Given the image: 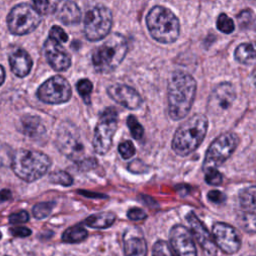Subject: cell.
<instances>
[{
	"label": "cell",
	"mask_w": 256,
	"mask_h": 256,
	"mask_svg": "<svg viewBox=\"0 0 256 256\" xmlns=\"http://www.w3.org/2000/svg\"><path fill=\"white\" fill-rule=\"evenodd\" d=\"M195 79L183 71H174L168 79V114L173 120H181L190 112L196 95Z\"/></svg>",
	"instance_id": "obj_1"
},
{
	"label": "cell",
	"mask_w": 256,
	"mask_h": 256,
	"mask_svg": "<svg viewBox=\"0 0 256 256\" xmlns=\"http://www.w3.org/2000/svg\"><path fill=\"white\" fill-rule=\"evenodd\" d=\"M208 128V119L203 114H194L182 123L173 136L172 149L179 156H187L202 143Z\"/></svg>",
	"instance_id": "obj_2"
},
{
	"label": "cell",
	"mask_w": 256,
	"mask_h": 256,
	"mask_svg": "<svg viewBox=\"0 0 256 256\" xmlns=\"http://www.w3.org/2000/svg\"><path fill=\"white\" fill-rule=\"evenodd\" d=\"M146 25L152 38L160 43H173L179 36V20L166 7L154 6L151 8L146 16Z\"/></svg>",
	"instance_id": "obj_3"
},
{
	"label": "cell",
	"mask_w": 256,
	"mask_h": 256,
	"mask_svg": "<svg viewBox=\"0 0 256 256\" xmlns=\"http://www.w3.org/2000/svg\"><path fill=\"white\" fill-rule=\"evenodd\" d=\"M51 160L43 152L20 149L13 157L11 167L13 172L26 182H33L41 178L50 168Z\"/></svg>",
	"instance_id": "obj_4"
},
{
	"label": "cell",
	"mask_w": 256,
	"mask_h": 256,
	"mask_svg": "<svg viewBox=\"0 0 256 256\" xmlns=\"http://www.w3.org/2000/svg\"><path fill=\"white\" fill-rule=\"evenodd\" d=\"M128 51L126 38L113 33L102 45L97 47L92 54V63L97 72L108 73L115 70Z\"/></svg>",
	"instance_id": "obj_5"
},
{
	"label": "cell",
	"mask_w": 256,
	"mask_h": 256,
	"mask_svg": "<svg viewBox=\"0 0 256 256\" xmlns=\"http://www.w3.org/2000/svg\"><path fill=\"white\" fill-rule=\"evenodd\" d=\"M238 144L239 137L233 132H225L215 138L206 151L202 165L203 171L212 168L217 169L221 166L232 155Z\"/></svg>",
	"instance_id": "obj_6"
},
{
	"label": "cell",
	"mask_w": 256,
	"mask_h": 256,
	"mask_svg": "<svg viewBox=\"0 0 256 256\" xmlns=\"http://www.w3.org/2000/svg\"><path fill=\"white\" fill-rule=\"evenodd\" d=\"M41 22V15L28 3L15 5L7 15V26L13 35H25L34 31Z\"/></svg>",
	"instance_id": "obj_7"
},
{
	"label": "cell",
	"mask_w": 256,
	"mask_h": 256,
	"mask_svg": "<svg viewBox=\"0 0 256 256\" xmlns=\"http://www.w3.org/2000/svg\"><path fill=\"white\" fill-rule=\"evenodd\" d=\"M56 146L66 157L81 164L84 158V146L80 139L77 127L70 122H63L58 128L56 136Z\"/></svg>",
	"instance_id": "obj_8"
},
{
	"label": "cell",
	"mask_w": 256,
	"mask_h": 256,
	"mask_svg": "<svg viewBox=\"0 0 256 256\" xmlns=\"http://www.w3.org/2000/svg\"><path fill=\"white\" fill-rule=\"evenodd\" d=\"M112 26V13L105 6L89 9L84 19V33L89 41H99L106 37Z\"/></svg>",
	"instance_id": "obj_9"
},
{
	"label": "cell",
	"mask_w": 256,
	"mask_h": 256,
	"mask_svg": "<svg viewBox=\"0 0 256 256\" xmlns=\"http://www.w3.org/2000/svg\"><path fill=\"white\" fill-rule=\"evenodd\" d=\"M117 129V111L114 107H108L102 113L100 120L95 128L93 138V148L97 154H106L113 141Z\"/></svg>",
	"instance_id": "obj_10"
},
{
	"label": "cell",
	"mask_w": 256,
	"mask_h": 256,
	"mask_svg": "<svg viewBox=\"0 0 256 256\" xmlns=\"http://www.w3.org/2000/svg\"><path fill=\"white\" fill-rule=\"evenodd\" d=\"M37 97L47 104H61L67 102L72 96L69 82L62 76L56 75L47 79L37 90Z\"/></svg>",
	"instance_id": "obj_11"
},
{
	"label": "cell",
	"mask_w": 256,
	"mask_h": 256,
	"mask_svg": "<svg viewBox=\"0 0 256 256\" xmlns=\"http://www.w3.org/2000/svg\"><path fill=\"white\" fill-rule=\"evenodd\" d=\"M215 245L226 254L236 253L241 246V236L231 225L217 222L212 228Z\"/></svg>",
	"instance_id": "obj_12"
},
{
	"label": "cell",
	"mask_w": 256,
	"mask_h": 256,
	"mask_svg": "<svg viewBox=\"0 0 256 256\" xmlns=\"http://www.w3.org/2000/svg\"><path fill=\"white\" fill-rule=\"evenodd\" d=\"M170 244L177 256H197V249L191 232L183 225H174L169 234Z\"/></svg>",
	"instance_id": "obj_13"
},
{
	"label": "cell",
	"mask_w": 256,
	"mask_h": 256,
	"mask_svg": "<svg viewBox=\"0 0 256 256\" xmlns=\"http://www.w3.org/2000/svg\"><path fill=\"white\" fill-rule=\"evenodd\" d=\"M236 99V91L234 86L229 82L218 84L208 99V110L213 114H219L233 104Z\"/></svg>",
	"instance_id": "obj_14"
},
{
	"label": "cell",
	"mask_w": 256,
	"mask_h": 256,
	"mask_svg": "<svg viewBox=\"0 0 256 256\" xmlns=\"http://www.w3.org/2000/svg\"><path fill=\"white\" fill-rule=\"evenodd\" d=\"M109 97L127 109H138L142 104L140 94L132 87L125 84H113L107 88Z\"/></svg>",
	"instance_id": "obj_15"
},
{
	"label": "cell",
	"mask_w": 256,
	"mask_h": 256,
	"mask_svg": "<svg viewBox=\"0 0 256 256\" xmlns=\"http://www.w3.org/2000/svg\"><path fill=\"white\" fill-rule=\"evenodd\" d=\"M45 57L49 65L56 71H65L71 65V57L60 43L50 39H46L43 45Z\"/></svg>",
	"instance_id": "obj_16"
},
{
	"label": "cell",
	"mask_w": 256,
	"mask_h": 256,
	"mask_svg": "<svg viewBox=\"0 0 256 256\" xmlns=\"http://www.w3.org/2000/svg\"><path fill=\"white\" fill-rule=\"evenodd\" d=\"M186 220L191 228L192 235L195 237L203 251L208 256H215L217 253L216 245L213 241L211 234L208 232L204 224L198 219L194 212H189L186 215Z\"/></svg>",
	"instance_id": "obj_17"
},
{
	"label": "cell",
	"mask_w": 256,
	"mask_h": 256,
	"mask_svg": "<svg viewBox=\"0 0 256 256\" xmlns=\"http://www.w3.org/2000/svg\"><path fill=\"white\" fill-rule=\"evenodd\" d=\"M123 244L125 256L147 255V243L142 230L138 227L132 226L126 229L123 235Z\"/></svg>",
	"instance_id": "obj_18"
},
{
	"label": "cell",
	"mask_w": 256,
	"mask_h": 256,
	"mask_svg": "<svg viewBox=\"0 0 256 256\" xmlns=\"http://www.w3.org/2000/svg\"><path fill=\"white\" fill-rule=\"evenodd\" d=\"M9 64L11 67V71L17 77L22 78L30 73L33 61L30 55L24 49L19 48L10 54Z\"/></svg>",
	"instance_id": "obj_19"
},
{
	"label": "cell",
	"mask_w": 256,
	"mask_h": 256,
	"mask_svg": "<svg viewBox=\"0 0 256 256\" xmlns=\"http://www.w3.org/2000/svg\"><path fill=\"white\" fill-rule=\"evenodd\" d=\"M55 15L65 25H75L80 22L81 11L77 4L71 0H62L58 3Z\"/></svg>",
	"instance_id": "obj_20"
},
{
	"label": "cell",
	"mask_w": 256,
	"mask_h": 256,
	"mask_svg": "<svg viewBox=\"0 0 256 256\" xmlns=\"http://www.w3.org/2000/svg\"><path fill=\"white\" fill-rule=\"evenodd\" d=\"M21 132L31 138L38 137L45 133V127L37 116L26 115L21 118Z\"/></svg>",
	"instance_id": "obj_21"
},
{
	"label": "cell",
	"mask_w": 256,
	"mask_h": 256,
	"mask_svg": "<svg viewBox=\"0 0 256 256\" xmlns=\"http://www.w3.org/2000/svg\"><path fill=\"white\" fill-rule=\"evenodd\" d=\"M115 221V215L111 212H100L87 217L83 223L91 228L104 229L110 227Z\"/></svg>",
	"instance_id": "obj_22"
},
{
	"label": "cell",
	"mask_w": 256,
	"mask_h": 256,
	"mask_svg": "<svg viewBox=\"0 0 256 256\" xmlns=\"http://www.w3.org/2000/svg\"><path fill=\"white\" fill-rule=\"evenodd\" d=\"M234 57L241 64H245V65L253 64L255 61L254 45L251 43L240 44L234 52Z\"/></svg>",
	"instance_id": "obj_23"
},
{
	"label": "cell",
	"mask_w": 256,
	"mask_h": 256,
	"mask_svg": "<svg viewBox=\"0 0 256 256\" xmlns=\"http://www.w3.org/2000/svg\"><path fill=\"white\" fill-rule=\"evenodd\" d=\"M255 193L254 185L246 187L239 192V203L243 211L255 212Z\"/></svg>",
	"instance_id": "obj_24"
},
{
	"label": "cell",
	"mask_w": 256,
	"mask_h": 256,
	"mask_svg": "<svg viewBox=\"0 0 256 256\" xmlns=\"http://www.w3.org/2000/svg\"><path fill=\"white\" fill-rule=\"evenodd\" d=\"M88 236L87 230L80 224L69 227L62 234V240L65 243H79Z\"/></svg>",
	"instance_id": "obj_25"
},
{
	"label": "cell",
	"mask_w": 256,
	"mask_h": 256,
	"mask_svg": "<svg viewBox=\"0 0 256 256\" xmlns=\"http://www.w3.org/2000/svg\"><path fill=\"white\" fill-rule=\"evenodd\" d=\"M238 221L244 230L250 233L255 231V212L242 211L238 217Z\"/></svg>",
	"instance_id": "obj_26"
},
{
	"label": "cell",
	"mask_w": 256,
	"mask_h": 256,
	"mask_svg": "<svg viewBox=\"0 0 256 256\" xmlns=\"http://www.w3.org/2000/svg\"><path fill=\"white\" fill-rule=\"evenodd\" d=\"M126 123L128 128L130 129L133 138H135L136 140H141L144 135V128L136 119V117L134 115H129L126 120Z\"/></svg>",
	"instance_id": "obj_27"
},
{
	"label": "cell",
	"mask_w": 256,
	"mask_h": 256,
	"mask_svg": "<svg viewBox=\"0 0 256 256\" xmlns=\"http://www.w3.org/2000/svg\"><path fill=\"white\" fill-rule=\"evenodd\" d=\"M49 181L62 186H70L73 183V178L65 171H54L49 175Z\"/></svg>",
	"instance_id": "obj_28"
},
{
	"label": "cell",
	"mask_w": 256,
	"mask_h": 256,
	"mask_svg": "<svg viewBox=\"0 0 256 256\" xmlns=\"http://www.w3.org/2000/svg\"><path fill=\"white\" fill-rule=\"evenodd\" d=\"M55 203L54 202H40L34 205L32 209V213L35 218L43 219L46 218L52 211Z\"/></svg>",
	"instance_id": "obj_29"
},
{
	"label": "cell",
	"mask_w": 256,
	"mask_h": 256,
	"mask_svg": "<svg viewBox=\"0 0 256 256\" xmlns=\"http://www.w3.org/2000/svg\"><path fill=\"white\" fill-rule=\"evenodd\" d=\"M216 26L218 28L219 31H221L222 33L225 34H230L234 31V22L233 20L227 16L225 13H221L216 21Z\"/></svg>",
	"instance_id": "obj_30"
},
{
	"label": "cell",
	"mask_w": 256,
	"mask_h": 256,
	"mask_svg": "<svg viewBox=\"0 0 256 256\" xmlns=\"http://www.w3.org/2000/svg\"><path fill=\"white\" fill-rule=\"evenodd\" d=\"M76 88H77L79 95L83 98L85 103L89 104L90 103V95H91V92L93 89L92 82L88 79H81L77 82Z\"/></svg>",
	"instance_id": "obj_31"
},
{
	"label": "cell",
	"mask_w": 256,
	"mask_h": 256,
	"mask_svg": "<svg viewBox=\"0 0 256 256\" xmlns=\"http://www.w3.org/2000/svg\"><path fill=\"white\" fill-rule=\"evenodd\" d=\"M152 254L153 256H174L169 245L163 240H158L157 242H155Z\"/></svg>",
	"instance_id": "obj_32"
},
{
	"label": "cell",
	"mask_w": 256,
	"mask_h": 256,
	"mask_svg": "<svg viewBox=\"0 0 256 256\" xmlns=\"http://www.w3.org/2000/svg\"><path fill=\"white\" fill-rule=\"evenodd\" d=\"M237 19H238V24L241 28H243V29L249 28L253 24V19H254L252 10H250V9L242 10L237 15Z\"/></svg>",
	"instance_id": "obj_33"
},
{
	"label": "cell",
	"mask_w": 256,
	"mask_h": 256,
	"mask_svg": "<svg viewBox=\"0 0 256 256\" xmlns=\"http://www.w3.org/2000/svg\"><path fill=\"white\" fill-rule=\"evenodd\" d=\"M118 152L123 159H129L135 154V147L131 141L126 140L118 145Z\"/></svg>",
	"instance_id": "obj_34"
},
{
	"label": "cell",
	"mask_w": 256,
	"mask_h": 256,
	"mask_svg": "<svg viewBox=\"0 0 256 256\" xmlns=\"http://www.w3.org/2000/svg\"><path fill=\"white\" fill-rule=\"evenodd\" d=\"M205 181L210 185L218 186L222 183L223 177H222V174L217 169L212 168L205 171Z\"/></svg>",
	"instance_id": "obj_35"
},
{
	"label": "cell",
	"mask_w": 256,
	"mask_h": 256,
	"mask_svg": "<svg viewBox=\"0 0 256 256\" xmlns=\"http://www.w3.org/2000/svg\"><path fill=\"white\" fill-rule=\"evenodd\" d=\"M49 38L61 44L68 40V35L61 27L52 26L49 31Z\"/></svg>",
	"instance_id": "obj_36"
},
{
	"label": "cell",
	"mask_w": 256,
	"mask_h": 256,
	"mask_svg": "<svg viewBox=\"0 0 256 256\" xmlns=\"http://www.w3.org/2000/svg\"><path fill=\"white\" fill-rule=\"evenodd\" d=\"M28 220H29V215L24 210L13 213L9 216V222L11 224H22V223H26Z\"/></svg>",
	"instance_id": "obj_37"
},
{
	"label": "cell",
	"mask_w": 256,
	"mask_h": 256,
	"mask_svg": "<svg viewBox=\"0 0 256 256\" xmlns=\"http://www.w3.org/2000/svg\"><path fill=\"white\" fill-rule=\"evenodd\" d=\"M127 217L132 221H140L146 218V213L140 208H131L127 212Z\"/></svg>",
	"instance_id": "obj_38"
},
{
	"label": "cell",
	"mask_w": 256,
	"mask_h": 256,
	"mask_svg": "<svg viewBox=\"0 0 256 256\" xmlns=\"http://www.w3.org/2000/svg\"><path fill=\"white\" fill-rule=\"evenodd\" d=\"M207 198L215 203V204H220V203H223L226 199V196L221 192V191H218V190H211L210 192H208L207 194Z\"/></svg>",
	"instance_id": "obj_39"
},
{
	"label": "cell",
	"mask_w": 256,
	"mask_h": 256,
	"mask_svg": "<svg viewBox=\"0 0 256 256\" xmlns=\"http://www.w3.org/2000/svg\"><path fill=\"white\" fill-rule=\"evenodd\" d=\"M32 1L34 4L33 7L39 14H45L47 12L48 6H49L48 0H32Z\"/></svg>",
	"instance_id": "obj_40"
},
{
	"label": "cell",
	"mask_w": 256,
	"mask_h": 256,
	"mask_svg": "<svg viewBox=\"0 0 256 256\" xmlns=\"http://www.w3.org/2000/svg\"><path fill=\"white\" fill-rule=\"evenodd\" d=\"M10 232L12 235L16 236V237H27L31 234V230L27 227H15L10 229Z\"/></svg>",
	"instance_id": "obj_41"
},
{
	"label": "cell",
	"mask_w": 256,
	"mask_h": 256,
	"mask_svg": "<svg viewBox=\"0 0 256 256\" xmlns=\"http://www.w3.org/2000/svg\"><path fill=\"white\" fill-rule=\"evenodd\" d=\"M11 197H12V194H11L10 190L3 189V190L0 191V202L7 201V200L11 199Z\"/></svg>",
	"instance_id": "obj_42"
},
{
	"label": "cell",
	"mask_w": 256,
	"mask_h": 256,
	"mask_svg": "<svg viewBox=\"0 0 256 256\" xmlns=\"http://www.w3.org/2000/svg\"><path fill=\"white\" fill-rule=\"evenodd\" d=\"M5 80V70L2 65H0V86L3 84Z\"/></svg>",
	"instance_id": "obj_43"
},
{
	"label": "cell",
	"mask_w": 256,
	"mask_h": 256,
	"mask_svg": "<svg viewBox=\"0 0 256 256\" xmlns=\"http://www.w3.org/2000/svg\"><path fill=\"white\" fill-rule=\"evenodd\" d=\"M0 238H1V233H0Z\"/></svg>",
	"instance_id": "obj_44"
}]
</instances>
